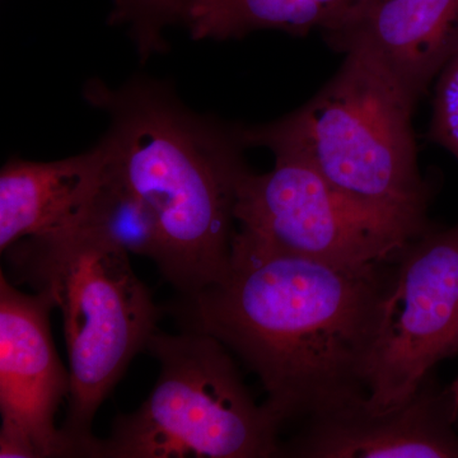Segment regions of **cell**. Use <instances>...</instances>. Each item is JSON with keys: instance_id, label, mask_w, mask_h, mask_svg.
I'll return each instance as SVG.
<instances>
[{"instance_id": "obj_5", "label": "cell", "mask_w": 458, "mask_h": 458, "mask_svg": "<svg viewBox=\"0 0 458 458\" xmlns=\"http://www.w3.org/2000/svg\"><path fill=\"white\" fill-rule=\"evenodd\" d=\"M146 351L159 361L155 388L116 418L98 458L280 457V424L247 390L231 352L199 331L156 330Z\"/></svg>"}, {"instance_id": "obj_16", "label": "cell", "mask_w": 458, "mask_h": 458, "mask_svg": "<svg viewBox=\"0 0 458 458\" xmlns=\"http://www.w3.org/2000/svg\"><path fill=\"white\" fill-rule=\"evenodd\" d=\"M450 388L452 396H454V403H456V408L458 409V377L456 381L450 386Z\"/></svg>"}, {"instance_id": "obj_2", "label": "cell", "mask_w": 458, "mask_h": 458, "mask_svg": "<svg viewBox=\"0 0 458 458\" xmlns=\"http://www.w3.org/2000/svg\"><path fill=\"white\" fill-rule=\"evenodd\" d=\"M83 95L108 116L99 140L108 165L156 213L164 278L181 295L221 280L237 232V183L247 168L238 126L195 113L152 78L116 89L92 80Z\"/></svg>"}, {"instance_id": "obj_13", "label": "cell", "mask_w": 458, "mask_h": 458, "mask_svg": "<svg viewBox=\"0 0 458 458\" xmlns=\"http://www.w3.org/2000/svg\"><path fill=\"white\" fill-rule=\"evenodd\" d=\"M78 225L98 232L128 254L149 258L156 264L161 259L162 234L156 213L108 165L107 158L101 180Z\"/></svg>"}, {"instance_id": "obj_3", "label": "cell", "mask_w": 458, "mask_h": 458, "mask_svg": "<svg viewBox=\"0 0 458 458\" xmlns=\"http://www.w3.org/2000/svg\"><path fill=\"white\" fill-rule=\"evenodd\" d=\"M415 102L355 56L294 113L238 126L245 148L313 168L344 199L414 238L426 231L429 189L419 171Z\"/></svg>"}, {"instance_id": "obj_12", "label": "cell", "mask_w": 458, "mask_h": 458, "mask_svg": "<svg viewBox=\"0 0 458 458\" xmlns=\"http://www.w3.org/2000/svg\"><path fill=\"white\" fill-rule=\"evenodd\" d=\"M360 0H190L182 18L192 40L225 41L261 30L303 36L342 25Z\"/></svg>"}, {"instance_id": "obj_10", "label": "cell", "mask_w": 458, "mask_h": 458, "mask_svg": "<svg viewBox=\"0 0 458 458\" xmlns=\"http://www.w3.org/2000/svg\"><path fill=\"white\" fill-rule=\"evenodd\" d=\"M457 419L451 388L430 375L399 408L373 412L363 401L311 419L280 457L458 458Z\"/></svg>"}, {"instance_id": "obj_4", "label": "cell", "mask_w": 458, "mask_h": 458, "mask_svg": "<svg viewBox=\"0 0 458 458\" xmlns=\"http://www.w3.org/2000/svg\"><path fill=\"white\" fill-rule=\"evenodd\" d=\"M3 254L18 282L49 295L62 311L71 394L60 430L75 457L98 458L93 419L132 358L146 351L158 307L128 252L82 225L23 238Z\"/></svg>"}, {"instance_id": "obj_6", "label": "cell", "mask_w": 458, "mask_h": 458, "mask_svg": "<svg viewBox=\"0 0 458 458\" xmlns=\"http://www.w3.org/2000/svg\"><path fill=\"white\" fill-rule=\"evenodd\" d=\"M458 352V223L428 227L393 262L367 366L366 408L408 403L439 361Z\"/></svg>"}, {"instance_id": "obj_8", "label": "cell", "mask_w": 458, "mask_h": 458, "mask_svg": "<svg viewBox=\"0 0 458 458\" xmlns=\"http://www.w3.org/2000/svg\"><path fill=\"white\" fill-rule=\"evenodd\" d=\"M49 295L17 291L0 273V457L71 458L73 448L55 427L71 394L51 337Z\"/></svg>"}, {"instance_id": "obj_1", "label": "cell", "mask_w": 458, "mask_h": 458, "mask_svg": "<svg viewBox=\"0 0 458 458\" xmlns=\"http://www.w3.org/2000/svg\"><path fill=\"white\" fill-rule=\"evenodd\" d=\"M393 261L340 267L236 232L225 276L170 307L182 330L219 340L260 379L280 427L367 399V366Z\"/></svg>"}, {"instance_id": "obj_7", "label": "cell", "mask_w": 458, "mask_h": 458, "mask_svg": "<svg viewBox=\"0 0 458 458\" xmlns=\"http://www.w3.org/2000/svg\"><path fill=\"white\" fill-rule=\"evenodd\" d=\"M234 218L241 233L262 246L340 267L393 261L412 240L349 203L292 157H276L267 174L242 172Z\"/></svg>"}, {"instance_id": "obj_11", "label": "cell", "mask_w": 458, "mask_h": 458, "mask_svg": "<svg viewBox=\"0 0 458 458\" xmlns=\"http://www.w3.org/2000/svg\"><path fill=\"white\" fill-rule=\"evenodd\" d=\"M105 165L101 143L59 161L9 159L0 172V251L23 238L77 227Z\"/></svg>"}, {"instance_id": "obj_14", "label": "cell", "mask_w": 458, "mask_h": 458, "mask_svg": "<svg viewBox=\"0 0 458 458\" xmlns=\"http://www.w3.org/2000/svg\"><path fill=\"white\" fill-rule=\"evenodd\" d=\"M190 0H114L110 23L128 30L143 60L167 50L164 33L182 23Z\"/></svg>"}, {"instance_id": "obj_9", "label": "cell", "mask_w": 458, "mask_h": 458, "mask_svg": "<svg viewBox=\"0 0 458 458\" xmlns=\"http://www.w3.org/2000/svg\"><path fill=\"white\" fill-rule=\"evenodd\" d=\"M324 36L418 104L458 50V0H360Z\"/></svg>"}, {"instance_id": "obj_15", "label": "cell", "mask_w": 458, "mask_h": 458, "mask_svg": "<svg viewBox=\"0 0 458 458\" xmlns=\"http://www.w3.org/2000/svg\"><path fill=\"white\" fill-rule=\"evenodd\" d=\"M428 138L458 159V50L438 75Z\"/></svg>"}]
</instances>
